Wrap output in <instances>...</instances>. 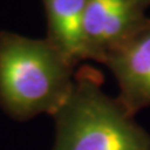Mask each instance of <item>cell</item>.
Segmentation results:
<instances>
[{"instance_id": "obj_1", "label": "cell", "mask_w": 150, "mask_h": 150, "mask_svg": "<svg viewBox=\"0 0 150 150\" xmlns=\"http://www.w3.org/2000/svg\"><path fill=\"white\" fill-rule=\"evenodd\" d=\"M75 67L48 38L0 31V108L19 121L53 116L73 86Z\"/></svg>"}, {"instance_id": "obj_2", "label": "cell", "mask_w": 150, "mask_h": 150, "mask_svg": "<svg viewBox=\"0 0 150 150\" xmlns=\"http://www.w3.org/2000/svg\"><path fill=\"white\" fill-rule=\"evenodd\" d=\"M53 118V150H150V135L103 90L101 74L93 68L75 71L73 86Z\"/></svg>"}, {"instance_id": "obj_3", "label": "cell", "mask_w": 150, "mask_h": 150, "mask_svg": "<svg viewBox=\"0 0 150 150\" xmlns=\"http://www.w3.org/2000/svg\"><path fill=\"white\" fill-rule=\"evenodd\" d=\"M101 64L114 75L116 99L129 114L150 108V18L112 46Z\"/></svg>"}, {"instance_id": "obj_4", "label": "cell", "mask_w": 150, "mask_h": 150, "mask_svg": "<svg viewBox=\"0 0 150 150\" xmlns=\"http://www.w3.org/2000/svg\"><path fill=\"white\" fill-rule=\"evenodd\" d=\"M137 0H85L84 29L89 60L101 63L115 44L146 19Z\"/></svg>"}, {"instance_id": "obj_5", "label": "cell", "mask_w": 150, "mask_h": 150, "mask_svg": "<svg viewBox=\"0 0 150 150\" xmlns=\"http://www.w3.org/2000/svg\"><path fill=\"white\" fill-rule=\"evenodd\" d=\"M48 35L46 38L74 65L89 60L84 29L85 0H43Z\"/></svg>"}, {"instance_id": "obj_6", "label": "cell", "mask_w": 150, "mask_h": 150, "mask_svg": "<svg viewBox=\"0 0 150 150\" xmlns=\"http://www.w3.org/2000/svg\"><path fill=\"white\" fill-rule=\"evenodd\" d=\"M137 3L144 9V10H145V8H148L150 5V0H137Z\"/></svg>"}]
</instances>
